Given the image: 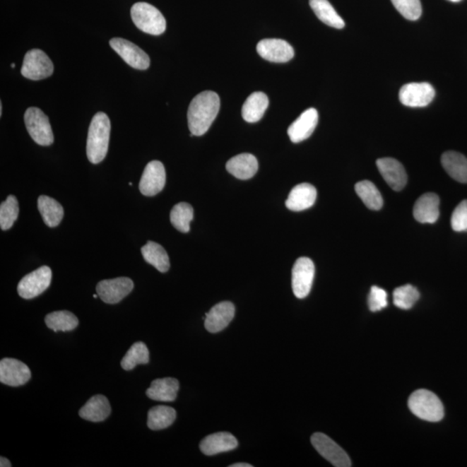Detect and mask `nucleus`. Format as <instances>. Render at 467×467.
Instances as JSON below:
<instances>
[{
    "label": "nucleus",
    "mask_w": 467,
    "mask_h": 467,
    "mask_svg": "<svg viewBox=\"0 0 467 467\" xmlns=\"http://www.w3.org/2000/svg\"><path fill=\"white\" fill-rule=\"evenodd\" d=\"M220 110L217 93L203 91L191 100L188 110V126L191 135L202 136L210 129Z\"/></svg>",
    "instance_id": "nucleus-1"
},
{
    "label": "nucleus",
    "mask_w": 467,
    "mask_h": 467,
    "mask_svg": "<svg viewBox=\"0 0 467 467\" xmlns=\"http://www.w3.org/2000/svg\"><path fill=\"white\" fill-rule=\"evenodd\" d=\"M111 123L106 114L100 112L92 119L88 129L87 156L92 164L102 162L109 150Z\"/></svg>",
    "instance_id": "nucleus-2"
},
{
    "label": "nucleus",
    "mask_w": 467,
    "mask_h": 467,
    "mask_svg": "<svg viewBox=\"0 0 467 467\" xmlns=\"http://www.w3.org/2000/svg\"><path fill=\"white\" fill-rule=\"evenodd\" d=\"M408 407L413 414L427 422H437L444 418L442 401L433 392L419 389L408 399Z\"/></svg>",
    "instance_id": "nucleus-3"
},
{
    "label": "nucleus",
    "mask_w": 467,
    "mask_h": 467,
    "mask_svg": "<svg viewBox=\"0 0 467 467\" xmlns=\"http://www.w3.org/2000/svg\"><path fill=\"white\" fill-rule=\"evenodd\" d=\"M134 25L143 32L159 36L167 29V21L159 10L148 3L134 4L131 9Z\"/></svg>",
    "instance_id": "nucleus-4"
},
{
    "label": "nucleus",
    "mask_w": 467,
    "mask_h": 467,
    "mask_svg": "<svg viewBox=\"0 0 467 467\" xmlns=\"http://www.w3.org/2000/svg\"><path fill=\"white\" fill-rule=\"evenodd\" d=\"M27 131L37 144L48 146L53 144L54 135L47 115L38 107H29L25 114Z\"/></svg>",
    "instance_id": "nucleus-5"
},
{
    "label": "nucleus",
    "mask_w": 467,
    "mask_h": 467,
    "mask_svg": "<svg viewBox=\"0 0 467 467\" xmlns=\"http://www.w3.org/2000/svg\"><path fill=\"white\" fill-rule=\"evenodd\" d=\"M52 271L47 266L35 270L19 281L18 292L23 299L30 300L47 290L52 283Z\"/></svg>",
    "instance_id": "nucleus-6"
},
{
    "label": "nucleus",
    "mask_w": 467,
    "mask_h": 467,
    "mask_svg": "<svg viewBox=\"0 0 467 467\" xmlns=\"http://www.w3.org/2000/svg\"><path fill=\"white\" fill-rule=\"evenodd\" d=\"M53 72V63L42 50L34 49L26 53L21 69L25 78L40 81L47 78Z\"/></svg>",
    "instance_id": "nucleus-7"
},
{
    "label": "nucleus",
    "mask_w": 467,
    "mask_h": 467,
    "mask_svg": "<svg viewBox=\"0 0 467 467\" xmlns=\"http://www.w3.org/2000/svg\"><path fill=\"white\" fill-rule=\"evenodd\" d=\"M315 276L314 262L307 257H300L293 265L292 288L298 299H304L310 293Z\"/></svg>",
    "instance_id": "nucleus-8"
},
{
    "label": "nucleus",
    "mask_w": 467,
    "mask_h": 467,
    "mask_svg": "<svg viewBox=\"0 0 467 467\" xmlns=\"http://www.w3.org/2000/svg\"><path fill=\"white\" fill-rule=\"evenodd\" d=\"M311 442L318 453L334 466H351L348 454L327 435L322 433H316L312 435Z\"/></svg>",
    "instance_id": "nucleus-9"
},
{
    "label": "nucleus",
    "mask_w": 467,
    "mask_h": 467,
    "mask_svg": "<svg viewBox=\"0 0 467 467\" xmlns=\"http://www.w3.org/2000/svg\"><path fill=\"white\" fill-rule=\"evenodd\" d=\"M110 45L129 66L140 71H145L149 68L150 57L148 54L134 42L123 38L114 37L112 38Z\"/></svg>",
    "instance_id": "nucleus-10"
},
{
    "label": "nucleus",
    "mask_w": 467,
    "mask_h": 467,
    "mask_svg": "<svg viewBox=\"0 0 467 467\" xmlns=\"http://www.w3.org/2000/svg\"><path fill=\"white\" fill-rule=\"evenodd\" d=\"M435 96V90L427 83H411L403 85L399 92L400 102L404 106L424 107L432 102Z\"/></svg>",
    "instance_id": "nucleus-11"
},
{
    "label": "nucleus",
    "mask_w": 467,
    "mask_h": 467,
    "mask_svg": "<svg viewBox=\"0 0 467 467\" xmlns=\"http://www.w3.org/2000/svg\"><path fill=\"white\" fill-rule=\"evenodd\" d=\"M134 287L133 280L129 278L119 277L100 281L96 285V292L103 302L113 305L119 303L129 295Z\"/></svg>",
    "instance_id": "nucleus-12"
},
{
    "label": "nucleus",
    "mask_w": 467,
    "mask_h": 467,
    "mask_svg": "<svg viewBox=\"0 0 467 467\" xmlns=\"http://www.w3.org/2000/svg\"><path fill=\"white\" fill-rule=\"evenodd\" d=\"M32 377V372L24 362L14 358H4L0 361V382L2 384L18 387L25 385Z\"/></svg>",
    "instance_id": "nucleus-13"
},
{
    "label": "nucleus",
    "mask_w": 467,
    "mask_h": 467,
    "mask_svg": "<svg viewBox=\"0 0 467 467\" xmlns=\"http://www.w3.org/2000/svg\"><path fill=\"white\" fill-rule=\"evenodd\" d=\"M165 170L160 161L153 160L149 162L143 172L140 191L142 195L153 196L163 190L165 184Z\"/></svg>",
    "instance_id": "nucleus-14"
},
{
    "label": "nucleus",
    "mask_w": 467,
    "mask_h": 467,
    "mask_svg": "<svg viewBox=\"0 0 467 467\" xmlns=\"http://www.w3.org/2000/svg\"><path fill=\"white\" fill-rule=\"evenodd\" d=\"M257 52L262 59L272 63H287L295 57V49L287 41L267 38L258 42Z\"/></svg>",
    "instance_id": "nucleus-15"
},
{
    "label": "nucleus",
    "mask_w": 467,
    "mask_h": 467,
    "mask_svg": "<svg viewBox=\"0 0 467 467\" xmlns=\"http://www.w3.org/2000/svg\"><path fill=\"white\" fill-rule=\"evenodd\" d=\"M378 170L394 191L403 190L408 182V176L403 165L392 158H383L377 160Z\"/></svg>",
    "instance_id": "nucleus-16"
},
{
    "label": "nucleus",
    "mask_w": 467,
    "mask_h": 467,
    "mask_svg": "<svg viewBox=\"0 0 467 467\" xmlns=\"http://www.w3.org/2000/svg\"><path fill=\"white\" fill-rule=\"evenodd\" d=\"M235 311V306L230 301H223L215 305L206 314L204 326L211 333H220L232 321Z\"/></svg>",
    "instance_id": "nucleus-17"
},
{
    "label": "nucleus",
    "mask_w": 467,
    "mask_h": 467,
    "mask_svg": "<svg viewBox=\"0 0 467 467\" xmlns=\"http://www.w3.org/2000/svg\"><path fill=\"white\" fill-rule=\"evenodd\" d=\"M319 114L315 109H308L288 127V134L293 143L306 141L318 125Z\"/></svg>",
    "instance_id": "nucleus-18"
},
{
    "label": "nucleus",
    "mask_w": 467,
    "mask_h": 467,
    "mask_svg": "<svg viewBox=\"0 0 467 467\" xmlns=\"http://www.w3.org/2000/svg\"><path fill=\"white\" fill-rule=\"evenodd\" d=\"M317 199V190L310 184L296 185L289 194L285 206L292 211H302L309 209L315 203Z\"/></svg>",
    "instance_id": "nucleus-19"
},
{
    "label": "nucleus",
    "mask_w": 467,
    "mask_h": 467,
    "mask_svg": "<svg viewBox=\"0 0 467 467\" xmlns=\"http://www.w3.org/2000/svg\"><path fill=\"white\" fill-rule=\"evenodd\" d=\"M238 447L237 439L227 432L208 435L200 443V449L207 456L232 451Z\"/></svg>",
    "instance_id": "nucleus-20"
},
{
    "label": "nucleus",
    "mask_w": 467,
    "mask_h": 467,
    "mask_svg": "<svg viewBox=\"0 0 467 467\" xmlns=\"http://www.w3.org/2000/svg\"><path fill=\"white\" fill-rule=\"evenodd\" d=\"M439 217V199L435 193L420 196L414 206V218L422 223H435Z\"/></svg>",
    "instance_id": "nucleus-21"
},
{
    "label": "nucleus",
    "mask_w": 467,
    "mask_h": 467,
    "mask_svg": "<svg viewBox=\"0 0 467 467\" xmlns=\"http://www.w3.org/2000/svg\"><path fill=\"white\" fill-rule=\"evenodd\" d=\"M226 169L231 175L237 177V179H249L256 175L258 161L252 154L242 153L227 161Z\"/></svg>",
    "instance_id": "nucleus-22"
},
{
    "label": "nucleus",
    "mask_w": 467,
    "mask_h": 467,
    "mask_svg": "<svg viewBox=\"0 0 467 467\" xmlns=\"http://www.w3.org/2000/svg\"><path fill=\"white\" fill-rule=\"evenodd\" d=\"M110 414V401L102 395L92 396L79 411L81 418L92 422H103Z\"/></svg>",
    "instance_id": "nucleus-23"
},
{
    "label": "nucleus",
    "mask_w": 467,
    "mask_h": 467,
    "mask_svg": "<svg viewBox=\"0 0 467 467\" xmlns=\"http://www.w3.org/2000/svg\"><path fill=\"white\" fill-rule=\"evenodd\" d=\"M179 389V383L175 378H161L152 382L146 391V396L154 401L169 403L177 399Z\"/></svg>",
    "instance_id": "nucleus-24"
},
{
    "label": "nucleus",
    "mask_w": 467,
    "mask_h": 467,
    "mask_svg": "<svg viewBox=\"0 0 467 467\" xmlns=\"http://www.w3.org/2000/svg\"><path fill=\"white\" fill-rule=\"evenodd\" d=\"M269 100L268 96L262 92H254L251 94L243 104L242 110V118L249 123L260 121L268 110Z\"/></svg>",
    "instance_id": "nucleus-25"
},
{
    "label": "nucleus",
    "mask_w": 467,
    "mask_h": 467,
    "mask_svg": "<svg viewBox=\"0 0 467 467\" xmlns=\"http://www.w3.org/2000/svg\"><path fill=\"white\" fill-rule=\"evenodd\" d=\"M442 164L446 172L459 183L467 184V159L457 152H446L442 156Z\"/></svg>",
    "instance_id": "nucleus-26"
},
{
    "label": "nucleus",
    "mask_w": 467,
    "mask_h": 467,
    "mask_svg": "<svg viewBox=\"0 0 467 467\" xmlns=\"http://www.w3.org/2000/svg\"><path fill=\"white\" fill-rule=\"evenodd\" d=\"M37 208L46 225L55 227L60 225L64 211L57 201L48 196H40L37 199Z\"/></svg>",
    "instance_id": "nucleus-27"
},
{
    "label": "nucleus",
    "mask_w": 467,
    "mask_h": 467,
    "mask_svg": "<svg viewBox=\"0 0 467 467\" xmlns=\"http://www.w3.org/2000/svg\"><path fill=\"white\" fill-rule=\"evenodd\" d=\"M143 258L148 264L153 266L161 273L167 272L170 268V260L167 251L159 243L148 242L141 248Z\"/></svg>",
    "instance_id": "nucleus-28"
},
{
    "label": "nucleus",
    "mask_w": 467,
    "mask_h": 467,
    "mask_svg": "<svg viewBox=\"0 0 467 467\" xmlns=\"http://www.w3.org/2000/svg\"><path fill=\"white\" fill-rule=\"evenodd\" d=\"M310 6L316 16L324 24L336 29H343L345 27V21L339 16L328 0H310Z\"/></svg>",
    "instance_id": "nucleus-29"
},
{
    "label": "nucleus",
    "mask_w": 467,
    "mask_h": 467,
    "mask_svg": "<svg viewBox=\"0 0 467 467\" xmlns=\"http://www.w3.org/2000/svg\"><path fill=\"white\" fill-rule=\"evenodd\" d=\"M177 418L175 408L168 406H155L148 411V427L152 430H162L172 425Z\"/></svg>",
    "instance_id": "nucleus-30"
},
{
    "label": "nucleus",
    "mask_w": 467,
    "mask_h": 467,
    "mask_svg": "<svg viewBox=\"0 0 467 467\" xmlns=\"http://www.w3.org/2000/svg\"><path fill=\"white\" fill-rule=\"evenodd\" d=\"M355 191L370 210L379 211L383 207V196L376 185L370 181L364 180L357 183L355 185Z\"/></svg>",
    "instance_id": "nucleus-31"
},
{
    "label": "nucleus",
    "mask_w": 467,
    "mask_h": 467,
    "mask_svg": "<svg viewBox=\"0 0 467 467\" xmlns=\"http://www.w3.org/2000/svg\"><path fill=\"white\" fill-rule=\"evenodd\" d=\"M46 326L52 331H71L75 330L78 326L79 320L75 314L69 311H57L49 314L45 317Z\"/></svg>",
    "instance_id": "nucleus-32"
},
{
    "label": "nucleus",
    "mask_w": 467,
    "mask_h": 467,
    "mask_svg": "<svg viewBox=\"0 0 467 467\" xmlns=\"http://www.w3.org/2000/svg\"><path fill=\"white\" fill-rule=\"evenodd\" d=\"M149 360L150 354L148 346L145 343L137 342L127 350L124 357L122 358L121 365L123 370H132L138 365L148 364Z\"/></svg>",
    "instance_id": "nucleus-33"
},
{
    "label": "nucleus",
    "mask_w": 467,
    "mask_h": 467,
    "mask_svg": "<svg viewBox=\"0 0 467 467\" xmlns=\"http://www.w3.org/2000/svg\"><path fill=\"white\" fill-rule=\"evenodd\" d=\"M193 208L187 203H179L172 208L170 220L176 230L182 233H188L190 231V223L193 219Z\"/></svg>",
    "instance_id": "nucleus-34"
},
{
    "label": "nucleus",
    "mask_w": 467,
    "mask_h": 467,
    "mask_svg": "<svg viewBox=\"0 0 467 467\" xmlns=\"http://www.w3.org/2000/svg\"><path fill=\"white\" fill-rule=\"evenodd\" d=\"M394 304L397 307L408 310L414 307V305L420 299V292L418 289L412 285H405L397 288L393 292Z\"/></svg>",
    "instance_id": "nucleus-35"
},
{
    "label": "nucleus",
    "mask_w": 467,
    "mask_h": 467,
    "mask_svg": "<svg viewBox=\"0 0 467 467\" xmlns=\"http://www.w3.org/2000/svg\"><path fill=\"white\" fill-rule=\"evenodd\" d=\"M18 202L16 196L10 195L0 206V227L7 230L13 227L18 217Z\"/></svg>",
    "instance_id": "nucleus-36"
},
{
    "label": "nucleus",
    "mask_w": 467,
    "mask_h": 467,
    "mask_svg": "<svg viewBox=\"0 0 467 467\" xmlns=\"http://www.w3.org/2000/svg\"><path fill=\"white\" fill-rule=\"evenodd\" d=\"M396 9L408 20H418L422 13L420 0H391Z\"/></svg>",
    "instance_id": "nucleus-37"
},
{
    "label": "nucleus",
    "mask_w": 467,
    "mask_h": 467,
    "mask_svg": "<svg viewBox=\"0 0 467 467\" xmlns=\"http://www.w3.org/2000/svg\"><path fill=\"white\" fill-rule=\"evenodd\" d=\"M370 310L372 312H379L388 306V295L383 288L374 287L370 289L368 298Z\"/></svg>",
    "instance_id": "nucleus-38"
},
{
    "label": "nucleus",
    "mask_w": 467,
    "mask_h": 467,
    "mask_svg": "<svg viewBox=\"0 0 467 467\" xmlns=\"http://www.w3.org/2000/svg\"><path fill=\"white\" fill-rule=\"evenodd\" d=\"M451 225L456 232L467 230V200L462 201L451 215Z\"/></svg>",
    "instance_id": "nucleus-39"
},
{
    "label": "nucleus",
    "mask_w": 467,
    "mask_h": 467,
    "mask_svg": "<svg viewBox=\"0 0 467 467\" xmlns=\"http://www.w3.org/2000/svg\"><path fill=\"white\" fill-rule=\"evenodd\" d=\"M0 466H1V467H11V463L6 458L1 457V458H0Z\"/></svg>",
    "instance_id": "nucleus-40"
},
{
    "label": "nucleus",
    "mask_w": 467,
    "mask_h": 467,
    "mask_svg": "<svg viewBox=\"0 0 467 467\" xmlns=\"http://www.w3.org/2000/svg\"><path fill=\"white\" fill-rule=\"evenodd\" d=\"M252 465L248 464V463H235V464L230 465V467H252Z\"/></svg>",
    "instance_id": "nucleus-41"
},
{
    "label": "nucleus",
    "mask_w": 467,
    "mask_h": 467,
    "mask_svg": "<svg viewBox=\"0 0 467 467\" xmlns=\"http://www.w3.org/2000/svg\"><path fill=\"white\" fill-rule=\"evenodd\" d=\"M3 106L2 103H0V117L2 115Z\"/></svg>",
    "instance_id": "nucleus-42"
},
{
    "label": "nucleus",
    "mask_w": 467,
    "mask_h": 467,
    "mask_svg": "<svg viewBox=\"0 0 467 467\" xmlns=\"http://www.w3.org/2000/svg\"><path fill=\"white\" fill-rule=\"evenodd\" d=\"M449 1H451V2H454V3H457V2H461V0H449Z\"/></svg>",
    "instance_id": "nucleus-43"
},
{
    "label": "nucleus",
    "mask_w": 467,
    "mask_h": 467,
    "mask_svg": "<svg viewBox=\"0 0 467 467\" xmlns=\"http://www.w3.org/2000/svg\"><path fill=\"white\" fill-rule=\"evenodd\" d=\"M11 68L14 69L15 68V64H11Z\"/></svg>",
    "instance_id": "nucleus-44"
},
{
    "label": "nucleus",
    "mask_w": 467,
    "mask_h": 467,
    "mask_svg": "<svg viewBox=\"0 0 467 467\" xmlns=\"http://www.w3.org/2000/svg\"><path fill=\"white\" fill-rule=\"evenodd\" d=\"M98 296H99L98 295H94V298H95V299H97V297H98Z\"/></svg>",
    "instance_id": "nucleus-45"
}]
</instances>
